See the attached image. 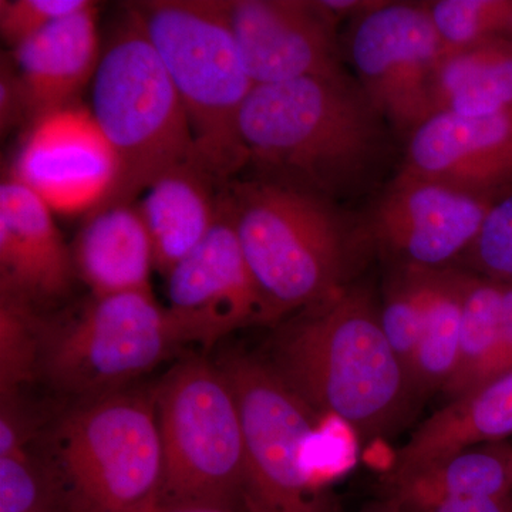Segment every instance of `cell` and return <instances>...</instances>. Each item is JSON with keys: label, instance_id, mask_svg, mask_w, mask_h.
<instances>
[{"label": "cell", "instance_id": "6da1fadb", "mask_svg": "<svg viewBox=\"0 0 512 512\" xmlns=\"http://www.w3.org/2000/svg\"><path fill=\"white\" fill-rule=\"evenodd\" d=\"M239 130L242 174L335 202L376 183L393 133L349 73L255 86Z\"/></svg>", "mask_w": 512, "mask_h": 512}, {"label": "cell", "instance_id": "7a4b0ae2", "mask_svg": "<svg viewBox=\"0 0 512 512\" xmlns=\"http://www.w3.org/2000/svg\"><path fill=\"white\" fill-rule=\"evenodd\" d=\"M265 359L313 412L336 417L360 437L393 429L417 393L387 342L379 308L360 289L286 320Z\"/></svg>", "mask_w": 512, "mask_h": 512}, {"label": "cell", "instance_id": "3957f363", "mask_svg": "<svg viewBox=\"0 0 512 512\" xmlns=\"http://www.w3.org/2000/svg\"><path fill=\"white\" fill-rule=\"evenodd\" d=\"M222 201L265 306L278 322L350 288L365 222L328 200L251 175L222 188Z\"/></svg>", "mask_w": 512, "mask_h": 512}, {"label": "cell", "instance_id": "277c9868", "mask_svg": "<svg viewBox=\"0 0 512 512\" xmlns=\"http://www.w3.org/2000/svg\"><path fill=\"white\" fill-rule=\"evenodd\" d=\"M136 9L187 113L195 161L228 184L247 168L239 121L255 84L221 0H154Z\"/></svg>", "mask_w": 512, "mask_h": 512}, {"label": "cell", "instance_id": "5b68a950", "mask_svg": "<svg viewBox=\"0 0 512 512\" xmlns=\"http://www.w3.org/2000/svg\"><path fill=\"white\" fill-rule=\"evenodd\" d=\"M45 444L64 511H158L163 451L154 393L124 389L76 402Z\"/></svg>", "mask_w": 512, "mask_h": 512}, {"label": "cell", "instance_id": "8992f818", "mask_svg": "<svg viewBox=\"0 0 512 512\" xmlns=\"http://www.w3.org/2000/svg\"><path fill=\"white\" fill-rule=\"evenodd\" d=\"M90 109L119 161V180L104 205L133 204L161 175L195 161L187 113L136 6L103 47Z\"/></svg>", "mask_w": 512, "mask_h": 512}, {"label": "cell", "instance_id": "52a82bcc", "mask_svg": "<svg viewBox=\"0 0 512 512\" xmlns=\"http://www.w3.org/2000/svg\"><path fill=\"white\" fill-rule=\"evenodd\" d=\"M153 393L163 451L158 511L234 510L244 487V434L228 377L218 363L190 356Z\"/></svg>", "mask_w": 512, "mask_h": 512}, {"label": "cell", "instance_id": "ba28073f", "mask_svg": "<svg viewBox=\"0 0 512 512\" xmlns=\"http://www.w3.org/2000/svg\"><path fill=\"white\" fill-rule=\"evenodd\" d=\"M153 292L93 296L46 316L39 379L76 402L121 392L180 348Z\"/></svg>", "mask_w": 512, "mask_h": 512}, {"label": "cell", "instance_id": "9c48e42d", "mask_svg": "<svg viewBox=\"0 0 512 512\" xmlns=\"http://www.w3.org/2000/svg\"><path fill=\"white\" fill-rule=\"evenodd\" d=\"M237 399L244 434L247 512H323L311 450L319 414L265 357L231 352L218 363Z\"/></svg>", "mask_w": 512, "mask_h": 512}, {"label": "cell", "instance_id": "30bf717a", "mask_svg": "<svg viewBox=\"0 0 512 512\" xmlns=\"http://www.w3.org/2000/svg\"><path fill=\"white\" fill-rule=\"evenodd\" d=\"M343 56L393 133L410 136L434 114L433 82L444 47L426 2H386L352 20Z\"/></svg>", "mask_w": 512, "mask_h": 512}, {"label": "cell", "instance_id": "8fae6325", "mask_svg": "<svg viewBox=\"0 0 512 512\" xmlns=\"http://www.w3.org/2000/svg\"><path fill=\"white\" fill-rule=\"evenodd\" d=\"M8 175L53 214L87 217L113 195L119 161L92 109L76 103L30 124Z\"/></svg>", "mask_w": 512, "mask_h": 512}, {"label": "cell", "instance_id": "7c38bea8", "mask_svg": "<svg viewBox=\"0 0 512 512\" xmlns=\"http://www.w3.org/2000/svg\"><path fill=\"white\" fill-rule=\"evenodd\" d=\"M493 201L400 170L373 204L367 234L400 265L448 268L467 254Z\"/></svg>", "mask_w": 512, "mask_h": 512}, {"label": "cell", "instance_id": "4fadbf2b", "mask_svg": "<svg viewBox=\"0 0 512 512\" xmlns=\"http://www.w3.org/2000/svg\"><path fill=\"white\" fill-rule=\"evenodd\" d=\"M165 313L180 345L212 348L229 333L266 323L265 306L225 210L200 247L167 276Z\"/></svg>", "mask_w": 512, "mask_h": 512}, {"label": "cell", "instance_id": "5bb4252c", "mask_svg": "<svg viewBox=\"0 0 512 512\" xmlns=\"http://www.w3.org/2000/svg\"><path fill=\"white\" fill-rule=\"evenodd\" d=\"M255 86L339 76V23L320 0H221Z\"/></svg>", "mask_w": 512, "mask_h": 512}, {"label": "cell", "instance_id": "9a60e30c", "mask_svg": "<svg viewBox=\"0 0 512 512\" xmlns=\"http://www.w3.org/2000/svg\"><path fill=\"white\" fill-rule=\"evenodd\" d=\"M400 170L498 197L512 188V110L487 117L433 114L407 137Z\"/></svg>", "mask_w": 512, "mask_h": 512}, {"label": "cell", "instance_id": "2e32d148", "mask_svg": "<svg viewBox=\"0 0 512 512\" xmlns=\"http://www.w3.org/2000/svg\"><path fill=\"white\" fill-rule=\"evenodd\" d=\"M45 202L29 188L3 178L0 184V298L37 311L60 302L76 278L67 245Z\"/></svg>", "mask_w": 512, "mask_h": 512}, {"label": "cell", "instance_id": "e0dca14e", "mask_svg": "<svg viewBox=\"0 0 512 512\" xmlns=\"http://www.w3.org/2000/svg\"><path fill=\"white\" fill-rule=\"evenodd\" d=\"M99 13L94 2L13 47L10 56L25 83L33 121L80 103L93 82L101 53Z\"/></svg>", "mask_w": 512, "mask_h": 512}, {"label": "cell", "instance_id": "ac0fdd59", "mask_svg": "<svg viewBox=\"0 0 512 512\" xmlns=\"http://www.w3.org/2000/svg\"><path fill=\"white\" fill-rule=\"evenodd\" d=\"M512 436V370L488 380L429 417L394 458L390 481L461 451Z\"/></svg>", "mask_w": 512, "mask_h": 512}, {"label": "cell", "instance_id": "d6986e66", "mask_svg": "<svg viewBox=\"0 0 512 512\" xmlns=\"http://www.w3.org/2000/svg\"><path fill=\"white\" fill-rule=\"evenodd\" d=\"M72 254L90 295L151 292L153 244L137 202L104 205L84 217Z\"/></svg>", "mask_w": 512, "mask_h": 512}, {"label": "cell", "instance_id": "ffe728a7", "mask_svg": "<svg viewBox=\"0 0 512 512\" xmlns=\"http://www.w3.org/2000/svg\"><path fill=\"white\" fill-rule=\"evenodd\" d=\"M222 188L192 161L161 175L137 202L153 244L154 265L164 278L217 225Z\"/></svg>", "mask_w": 512, "mask_h": 512}, {"label": "cell", "instance_id": "44dd1931", "mask_svg": "<svg viewBox=\"0 0 512 512\" xmlns=\"http://www.w3.org/2000/svg\"><path fill=\"white\" fill-rule=\"evenodd\" d=\"M394 507L424 512L461 498L512 494V446L507 441L461 451L410 476L392 481Z\"/></svg>", "mask_w": 512, "mask_h": 512}, {"label": "cell", "instance_id": "7402d4cb", "mask_svg": "<svg viewBox=\"0 0 512 512\" xmlns=\"http://www.w3.org/2000/svg\"><path fill=\"white\" fill-rule=\"evenodd\" d=\"M434 114L487 117L512 110V37L444 52L433 82Z\"/></svg>", "mask_w": 512, "mask_h": 512}, {"label": "cell", "instance_id": "603a6c76", "mask_svg": "<svg viewBox=\"0 0 512 512\" xmlns=\"http://www.w3.org/2000/svg\"><path fill=\"white\" fill-rule=\"evenodd\" d=\"M467 272L434 269L429 302L410 377L414 389H444L456 370Z\"/></svg>", "mask_w": 512, "mask_h": 512}, {"label": "cell", "instance_id": "cb8c5ba5", "mask_svg": "<svg viewBox=\"0 0 512 512\" xmlns=\"http://www.w3.org/2000/svg\"><path fill=\"white\" fill-rule=\"evenodd\" d=\"M501 332V284L468 274L456 370L444 392L451 400L490 380Z\"/></svg>", "mask_w": 512, "mask_h": 512}, {"label": "cell", "instance_id": "d4e9b609", "mask_svg": "<svg viewBox=\"0 0 512 512\" xmlns=\"http://www.w3.org/2000/svg\"><path fill=\"white\" fill-rule=\"evenodd\" d=\"M45 315L26 303L0 298V399L39 380Z\"/></svg>", "mask_w": 512, "mask_h": 512}, {"label": "cell", "instance_id": "484cf974", "mask_svg": "<svg viewBox=\"0 0 512 512\" xmlns=\"http://www.w3.org/2000/svg\"><path fill=\"white\" fill-rule=\"evenodd\" d=\"M433 271L400 265L386 286L379 308L380 325L387 342L409 375L423 330Z\"/></svg>", "mask_w": 512, "mask_h": 512}, {"label": "cell", "instance_id": "4316f807", "mask_svg": "<svg viewBox=\"0 0 512 512\" xmlns=\"http://www.w3.org/2000/svg\"><path fill=\"white\" fill-rule=\"evenodd\" d=\"M426 5L444 52L512 37V0H436Z\"/></svg>", "mask_w": 512, "mask_h": 512}, {"label": "cell", "instance_id": "83f0119b", "mask_svg": "<svg viewBox=\"0 0 512 512\" xmlns=\"http://www.w3.org/2000/svg\"><path fill=\"white\" fill-rule=\"evenodd\" d=\"M62 495L43 456L32 447L0 457V512H59Z\"/></svg>", "mask_w": 512, "mask_h": 512}, {"label": "cell", "instance_id": "f1b7e54d", "mask_svg": "<svg viewBox=\"0 0 512 512\" xmlns=\"http://www.w3.org/2000/svg\"><path fill=\"white\" fill-rule=\"evenodd\" d=\"M466 255L478 275L512 285V188L494 198Z\"/></svg>", "mask_w": 512, "mask_h": 512}, {"label": "cell", "instance_id": "f546056e", "mask_svg": "<svg viewBox=\"0 0 512 512\" xmlns=\"http://www.w3.org/2000/svg\"><path fill=\"white\" fill-rule=\"evenodd\" d=\"M87 2L89 0H2L0 35L13 49L57 20L82 9Z\"/></svg>", "mask_w": 512, "mask_h": 512}, {"label": "cell", "instance_id": "4dcf8cb0", "mask_svg": "<svg viewBox=\"0 0 512 512\" xmlns=\"http://www.w3.org/2000/svg\"><path fill=\"white\" fill-rule=\"evenodd\" d=\"M0 457L26 450L42 429V417L23 393L0 399Z\"/></svg>", "mask_w": 512, "mask_h": 512}, {"label": "cell", "instance_id": "1f68e13d", "mask_svg": "<svg viewBox=\"0 0 512 512\" xmlns=\"http://www.w3.org/2000/svg\"><path fill=\"white\" fill-rule=\"evenodd\" d=\"M33 123L28 90L10 53L0 60V130L8 134Z\"/></svg>", "mask_w": 512, "mask_h": 512}, {"label": "cell", "instance_id": "d6a6232c", "mask_svg": "<svg viewBox=\"0 0 512 512\" xmlns=\"http://www.w3.org/2000/svg\"><path fill=\"white\" fill-rule=\"evenodd\" d=\"M512 370V285H501V332L490 380Z\"/></svg>", "mask_w": 512, "mask_h": 512}, {"label": "cell", "instance_id": "836d02e7", "mask_svg": "<svg viewBox=\"0 0 512 512\" xmlns=\"http://www.w3.org/2000/svg\"><path fill=\"white\" fill-rule=\"evenodd\" d=\"M424 512H512V494L446 501Z\"/></svg>", "mask_w": 512, "mask_h": 512}, {"label": "cell", "instance_id": "e575fe53", "mask_svg": "<svg viewBox=\"0 0 512 512\" xmlns=\"http://www.w3.org/2000/svg\"><path fill=\"white\" fill-rule=\"evenodd\" d=\"M320 2L340 25L343 20L350 19L352 22V20L372 12L382 0H320Z\"/></svg>", "mask_w": 512, "mask_h": 512}, {"label": "cell", "instance_id": "d590c367", "mask_svg": "<svg viewBox=\"0 0 512 512\" xmlns=\"http://www.w3.org/2000/svg\"><path fill=\"white\" fill-rule=\"evenodd\" d=\"M157 512H235L231 508L221 507H184V508H171V510H161Z\"/></svg>", "mask_w": 512, "mask_h": 512}, {"label": "cell", "instance_id": "8d00e7d4", "mask_svg": "<svg viewBox=\"0 0 512 512\" xmlns=\"http://www.w3.org/2000/svg\"><path fill=\"white\" fill-rule=\"evenodd\" d=\"M375 512H400L399 510H397L396 507H390V508H384V510H380V511H375Z\"/></svg>", "mask_w": 512, "mask_h": 512}]
</instances>
